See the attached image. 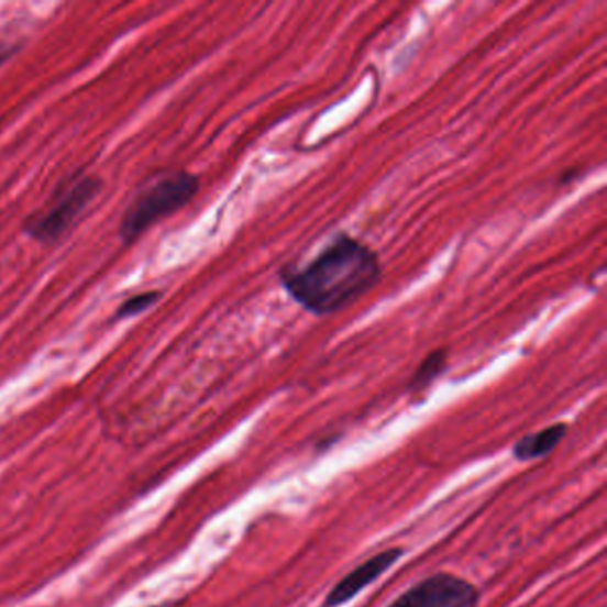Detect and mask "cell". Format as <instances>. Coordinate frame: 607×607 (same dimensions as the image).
<instances>
[{
    "label": "cell",
    "instance_id": "cell-8",
    "mask_svg": "<svg viewBox=\"0 0 607 607\" xmlns=\"http://www.w3.org/2000/svg\"><path fill=\"white\" fill-rule=\"evenodd\" d=\"M159 298L161 293H157V290H146V293H141V295L132 296V298L123 301V304L120 305V309L117 310L118 321L140 316L141 312H145L150 307H154V305L159 301Z\"/></svg>",
    "mask_w": 607,
    "mask_h": 607
},
{
    "label": "cell",
    "instance_id": "cell-5",
    "mask_svg": "<svg viewBox=\"0 0 607 607\" xmlns=\"http://www.w3.org/2000/svg\"><path fill=\"white\" fill-rule=\"evenodd\" d=\"M401 556V549H388V551L379 552L376 556L356 566L355 571L347 574L336 586H333L332 592L328 594L327 600H324V606L339 607L347 603L350 598L358 595L365 586H369L371 583L378 580L379 575H384L390 566L396 565V561Z\"/></svg>",
    "mask_w": 607,
    "mask_h": 607
},
{
    "label": "cell",
    "instance_id": "cell-4",
    "mask_svg": "<svg viewBox=\"0 0 607 607\" xmlns=\"http://www.w3.org/2000/svg\"><path fill=\"white\" fill-rule=\"evenodd\" d=\"M479 594L468 581L439 574L408 589L390 607H477Z\"/></svg>",
    "mask_w": 607,
    "mask_h": 607
},
{
    "label": "cell",
    "instance_id": "cell-6",
    "mask_svg": "<svg viewBox=\"0 0 607 607\" xmlns=\"http://www.w3.org/2000/svg\"><path fill=\"white\" fill-rule=\"evenodd\" d=\"M566 431H569V426L558 422V424L549 426V428L538 431V433L523 437L515 444V459L519 462L543 459L560 445L561 440L566 437Z\"/></svg>",
    "mask_w": 607,
    "mask_h": 607
},
{
    "label": "cell",
    "instance_id": "cell-3",
    "mask_svg": "<svg viewBox=\"0 0 607 607\" xmlns=\"http://www.w3.org/2000/svg\"><path fill=\"white\" fill-rule=\"evenodd\" d=\"M102 189L99 178L80 177L75 178L70 186L59 192L47 211L29 216L24 230L31 238L40 243H56L57 239L70 229L74 221L85 211L88 203L99 195Z\"/></svg>",
    "mask_w": 607,
    "mask_h": 607
},
{
    "label": "cell",
    "instance_id": "cell-2",
    "mask_svg": "<svg viewBox=\"0 0 607 607\" xmlns=\"http://www.w3.org/2000/svg\"><path fill=\"white\" fill-rule=\"evenodd\" d=\"M200 191V180L189 172L163 175L143 187L126 207L120 223V238L131 244L166 216L180 211Z\"/></svg>",
    "mask_w": 607,
    "mask_h": 607
},
{
    "label": "cell",
    "instance_id": "cell-1",
    "mask_svg": "<svg viewBox=\"0 0 607 607\" xmlns=\"http://www.w3.org/2000/svg\"><path fill=\"white\" fill-rule=\"evenodd\" d=\"M382 278L378 253L360 239L339 234L307 266H287L282 287L296 304L316 316L346 309Z\"/></svg>",
    "mask_w": 607,
    "mask_h": 607
},
{
    "label": "cell",
    "instance_id": "cell-7",
    "mask_svg": "<svg viewBox=\"0 0 607 607\" xmlns=\"http://www.w3.org/2000/svg\"><path fill=\"white\" fill-rule=\"evenodd\" d=\"M445 365H448V353L444 350H437L430 353V355L422 360L419 369L413 374V378L410 382V390L419 393V390L430 387L434 379L444 373Z\"/></svg>",
    "mask_w": 607,
    "mask_h": 607
}]
</instances>
